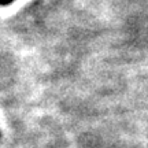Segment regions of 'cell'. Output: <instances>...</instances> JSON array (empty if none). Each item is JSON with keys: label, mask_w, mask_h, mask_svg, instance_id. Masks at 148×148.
Returning <instances> with one entry per match:
<instances>
[{"label": "cell", "mask_w": 148, "mask_h": 148, "mask_svg": "<svg viewBox=\"0 0 148 148\" xmlns=\"http://www.w3.org/2000/svg\"><path fill=\"white\" fill-rule=\"evenodd\" d=\"M15 0H0V5H10Z\"/></svg>", "instance_id": "cell-1"}]
</instances>
